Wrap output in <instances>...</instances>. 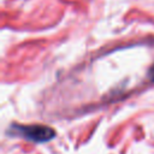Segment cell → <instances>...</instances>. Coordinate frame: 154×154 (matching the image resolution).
<instances>
[{
    "instance_id": "1",
    "label": "cell",
    "mask_w": 154,
    "mask_h": 154,
    "mask_svg": "<svg viewBox=\"0 0 154 154\" xmlns=\"http://www.w3.org/2000/svg\"><path fill=\"white\" fill-rule=\"evenodd\" d=\"M10 132L17 136H20L31 142H47L55 136V131L46 125L41 124H30V125H22L13 123L10 128Z\"/></svg>"
},
{
    "instance_id": "2",
    "label": "cell",
    "mask_w": 154,
    "mask_h": 154,
    "mask_svg": "<svg viewBox=\"0 0 154 154\" xmlns=\"http://www.w3.org/2000/svg\"><path fill=\"white\" fill-rule=\"evenodd\" d=\"M148 77H149L150 82L154 83V64H153V65L149 67V70H148Z\"/></svg>"
}]
</instances>
